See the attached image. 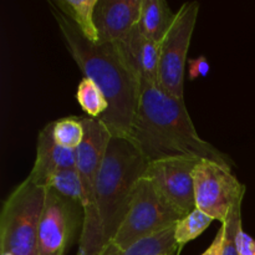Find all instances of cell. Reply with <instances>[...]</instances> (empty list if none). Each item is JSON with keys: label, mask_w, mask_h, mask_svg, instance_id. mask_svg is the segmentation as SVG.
<instances>
[{"label": "cell", "mask_w": 255, "mask_h": 255, "mask_svg": "<svg viewBox=\"0 0 255 255\" xmlns=\"http://www.w3.org/2000/svg\"><path fill=\"white\" fill-rule=\"evenodd\" d=\"M46 189L25 179L2 204L0 252L10 255H37V234Z\"/></svg>", "instance_id": "cell-5"}, {"label": "cell", "mask_w": 255, "mask_h": 255, "mask_svg": "<svg viewBox=\"0 0 255 255\" xmlns=\"http://www.w3.org/2000/svg\"><path fill=\"white\" fill-rule=\"evenodd\" d=\"M183 217L151 181L142 177L134 187L128 212L110 243L127 249L142 239L176 226Z\"/></svg>", "instance_id": "cell-6"}, {"label": "cell", "mask_w": 255, "mask_h": 255, "mask_svg": "<svg viewBox=\"0 0 255 255\" xmlns=\"http://www.w3.org/2000/svg\"><path fill=\"white\" fill-rule=\"evenodd\" d=\"M213 221L214 219L208 214L203 213L199 209H194L193 212L183 217L181 221L177 222L174 227V239L179 249H182L184 244L194 241L197 237L201 236Z\"/></svg>", "instance_id": "cell-18"}, {"label": "cell", "mask_w": 255, "mask_h": 255, "mask_svg": "<svg viewBox=\"0 0 255 255\" xmlns=\"http://www.w3.org/2000/svg\"><path fill=\"white\" fill-rule=\"evenodd\" d=\"M54 137L60 146L76 151L85 137L82 117L69 116L54 121Z\"/></svg>", "instance_id": "cell-19"}, {"label": "cell", "mask_w": 255, "mask_h": 255, "mask_svg": "<svg viewBox=\"0 0 255 255\" xmlns=\"http://www.w3.org/2000/svg\"><path fill=\"white\" fill-rule=\"evenodd\" d=\"M85 137L76 149L77 172L82 191V228L77 255H100L105 248L99 209L96 184L105 152L111 139V133L100 119L82 117Z\"/></svg>", "instance_id": "cell-4"}, {"label": "cell", "mask_w": 255, "mask_h": 255, "mask_svg": "<svg viewBox=\"0 0 255 255\" xmlns=\"http://www.w3.org/2000/svg\"><path fill=\"white\" fill-rule=\"evenodd\" d=\"M142 0H99L94 19L100 44L117 42L138 25Z\"/></svg>", "instance_id": "cell-11"}, {"label": "cell", "mask_w": 255, "mask_h": 255, "mask_svg": "<svg viewBox=\"0 0 255 255\" xmlns=\"http://www.w3.org/2000/svg\"><path fill=\"white\" fill-rule=\"evenodd\" d=\"M199 12L198 1H187L176 12L173 22L159 44L157 85L166 94L184 100V71L192 34Z\"/></svg>", "instance_id": "cell-7"}, {"label": "cell", "mask_w": 255, "mask_h": 255, "mask_svg": "<svg viewBox=\"0 0 255 255\" xmlns=\"http://www.w3.org/2000/svg\"><path fill=\"white\" fill-rule=\"evenodd\" d=\"M201 159L168 158L147 164V178L184 217L196 209L193 171Z\"/></svg>", "instance_id": "cell-10"}, {"label": "cell", "mask_w": 255, "mask_h": 255, "mask_svg": "<svg viewBox=\"0 0 255 255\" xmlns=\"http://www.w3.org/2000/svg\"><path fill=\"white\" fill-rule=\"evenodd\" d=\"M127 66L139 81L156 82L158 80L159 44L141 34L138 26L126 37L116 42Z\"/></svg>", "instance_id": "cell-13"}, {"label": "cell", "mask_w": 255, "mask_h": 255, "mask_svg": "<svg viewBox=\"0 0 255 255\" xmlns=\"http://www.w3.org/2000/svg\"><path fill=\"white\" fill-rule=\"evenodd\" d=\"M164 255H174V254H164Z\"/></svg>", "instance_id": "cell-24"}, {"label": "cell", "mask_w": 255, "mask_h": 255, "mask_svg": "<svg viewBox=\"0 0 255 255\" xmlns=\"http://www.w3.org/2000/svg\"><path fill=\"white\" fill-rule=\"evenodd\" d=\"M76 168V151L60 146L54 137V122L47 124L39 132L36 158L27 179L46 189L55 174Z\"/></svg>", "instance_id": "cell-12"}, {"label": "cell", "mask_w": 255, "mask_h": 255, "mask_svg": "<svg viewBox=\"0 0 255 255\" xmlns=\"http://www.w3.org/2000/svg\"><path fill=\"white\" fill-rule=\"evenodd\" d=\"M174 16L176 12H172L164 0H142L141 15L137 26L143 36L161 44Z\"/></svg>", "instance_id": "cell-14"}, {"label": "cell", "mask_w": 255, "mask_h": 255, "mask_svg": "<svg viewBox=\"0 0 255 255\" xmlns=\"http://www.w3.org/2000/svg\"><path fill=\"white\" fill-rule=\"evenodd\" d=\"M52 2L65 16L74 22L82 36L95 44L99 42L94 19L95 9L99 0H56Z\"/></svg>", "instance_id": "cell-16"}, {"label": "cell", "mask_w": 255, "mask_h": 255, "mask_svg": "<svg viewBox=\"0 0 255 255\" xmlns=\"http://www.w3.org/2000/svg\"><path fill=\"white\" fill-rule=\"evenodd\" d=\"M1 255H10V254H1Z\"/></svg>", "instance_id": "cell-25"}, {"label": "cell", "mask_w": 255, "mask_h": 255, "mask_svg": "<svg viewBox=\"0 0 255 255\" xmlns=\"http://www.w3.org/2000/svg\"><path fill=\"white\" fill-rule=\"evenodd\" d=\"M82 206L46 189L37 234V255H64L75 234L82 228Z\"/></svg>", "instance_id": "cell-9"}, {"label": "cell", "mask_w": 255, "mask_h": 255, "mask_svg": "<svg viewBox=\"0 0 255 255\" xmlns=\"http://www.w3.org/2000/svg\"><path fill=\"white\" fill-rule=\"evenodd\" d=\"M174 227L166 229L158 234L137 242L127 249H120L109 243L100 255H164L174 254L181 251L174 239Z\"/></svg>", "instance_id": "cell-15"}, {"label": "cell", "mask_w": 255, "mask_h": 255, "mask_svg": "<svg viewBox=\"0 0 255 255\" xmlns=\"http://www.w3.org/2000/svg\"><path fill=\"white\" fill-rule=\"evenodd\" d=\"M222 226L224 227L223 253L222 255H241L237 243V236L242 228V203L237 204L227 221Z\"/></svg>", "instance_id": "cell-20"}, {"label": "cell", "mask_w": 255, "mask_h": 255, "mask_svg": "<svg viewBox=\"0 0 255 255\" xmlns=\"http://www.w3.org/2000/svg\"><path fill=\"white\" fill-rule=\"evenodd\" d=\"M76 99L81 109L92 119H100L109 110V102L104 92L92 80L86 77L77 86Z\"/></svg>", "instance_id": "cell-17"}, {"label": "cell", "mask_w": 255, "mask_h": 255, "mask_svg": "<svg viewBox=\"0 0 255 255\" xmlns=\"http://www.w3.org/2000/svg\"><path fill=\"white\" fill-rule=\"evenodd\" d=\"M147 164L128 139L111 137L96 184L97 209L106 246L124 222L134 187L143 177Z\"/></svg>", "instance_id": "cell-3"}, {"label": "cell", "mask_w": 255, "mask_h": 255, "mask_svg": "<svg viewBox=\"0 0 255 255\" xmlns=\"http://www.w3.org/2000/svg\"><path fill=\"white\" fill-rule=\"evenodd\" d=\"M49 6L74 61L109 102V110L100 117L101 122L112 137L128 138L138 106L139 79L127 66L116 42L89 41L54 2L49 1Z\"/></svg>", "instance_id": "cell-2"}, {"label": "cell", "mask_w": 255, "mask_h": 255, "mask_svg": "<svg viewBox=\"0 0 255 255\" xmlns=\"http://www.w3.org/2000/svg\"><path fill=\"white\" fill-rule=\"evenodd\" d=\"M188 75L189 80L194 81L198 77H206L207 75L209 74V70H211V66H209L208 60L206 59V56H199L196 57V59H189L188 60Z\"/></svg>", "instance_id": "cell-21"}, {"label": "cell", "mask_w": 255, "mask_h": 255, "mask_svg": "<svg viewBox=\"0 0 255 255\" xmlns=\"http://www.w3.org/2000/svg\"><path fill=\"white\" fill-rule=\"evenodd\" d=\"M237 243L241 255H255V239L243 231V227L238 232Z\"/></svg>", "instance_id": "cell-22"}, {"label": "cell", "mask_w": 255, "mask_h": 255, "mask_svg": "<svg viewBox=\"0 0 255 255\" xmlns=\"http://www.w3.org/2000/svg\"><path fill=\"white\" fill-rule=\"evenodd\" d=\"M196 209L222 224L237 204L242 203L246 186L226 167L211 159H201L193 171Z\"/></svg>", "instance_id": "cell-8"}, {"label": "cell", "mask_w": 255, "mask_h": 255, "mask_svg": "<svg viewBox=\"0 0 255 255\" xmlns=\"http://www.w3.org/2000/svg\"><path fill=\"white\" fill-rule=\"evenodd\" d=\"M223 241H224V227L222 226L221 228L218 229V232H217L216 237H214L211 246L207 248V251L202 255H222V253H223Z\"/></svg>", "instance_id": "cell-23"}, {"label": "cell", "mask_w": 255, "mask_h": 255, "mask_svg": "<svg viewBox=\"0 0 255 255\" xmlns=\"http://www.w3.org/2000/svg\"><path fill=\"white\" fill-rule=\"evenodd\" d=\"M128 139L147 163L168 158L211 159L232 168V159L201 138L184 100L166 94L156 82L142 80L138 106Z\"/></svg>", "instance_id": "cell-1"}]
</instances>
